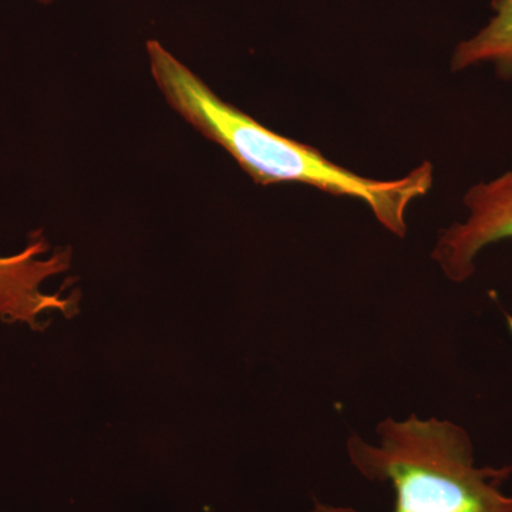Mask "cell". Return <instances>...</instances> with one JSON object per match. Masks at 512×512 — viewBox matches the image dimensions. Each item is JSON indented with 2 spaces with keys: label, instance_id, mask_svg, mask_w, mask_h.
Returning <instances> with one entry per match:
<instances>
[{
  "label": "cell",
  "instance_id": "obj_1",
  "mask_svg": "<svg viewBox=\"0 0 512 512\" xmlns=\"http://www.w3.org/2000/svg\"><path fill=\"white\" fill-rule=\"evenodd\" d=\"M146 49L151 76L171 109L224 148L255 184H302L362 201L390 234L406 237L410 205L426 197L434 184L430 161L396 180L363 177L323 156L318 148L275 133L222 100L158 40H148Z\"/></svg>",
  "mask_w": 512,
  "mask_h": 512
},
{
  "label": "cell",
  "instance_id": "obj_3",
  "mask_svg": "<svg viewBox=\"0 0 512 512\" xmlns=\"http://www.w3.org/2000/svg\"><path fill=\"white\" fill-rule=\"evenodd\" d=\"M467 215L441 229L431 258L448 281L463 284L473 278L485 249L512 239V170L473 185L464 194Z\"/></svg>",
  "mask_w": 512,
  "mask_h": 512
},
{
  "label": "cell",
  "instance_id": "obj_4",
  "mask_svg": "<svg viewBox=\"0 0 512 512\" xmlns=\"http://www.w3.org/2000/svg\"><path fill=\"white\" fill-rule=\"evenodd\" d=\"M45 251L42 242L32 241L20 254L0 258V318L33 323L45 311L50 299L40 284L55 275L53 262L39 259Z\"/></svg>",
  "mask_w": 512,
  "mask_h": 512
},
{
  "label": "cell",
  "instance_id": "obj_5",
  "mask_svg": "<svg viewBox=\"0 0 512 512\" xmlns=\"http://www.w3.org/2000/svg\"><path fill=\"white\" fill-rule=\"evenodd\" d=\"M491 9L487 25L458 43L450 67L460 73L490 66L500 79L512 80V0H493Z\"/></svg>",
  "mask_w": 512,
  "mask_h": 512
},
{
  "label": "cell",
  "instance_id": "obj_6",
  "mask_svg": "<svg viewBox=\"0 0 512 512\" xmlns=\"http://www.w3.org/2000/svg\"><path fill=\"white\" fill-rule=\"evenodd\" d=\"M37 2H40V3H50V2H53V0H37Z\"/></svg>",
  "mask_w": 512,
  "mask_h": 512
},
{
  "label": "cell",
  "instance_id": "obj_2",
  "mask_svg": "<svg viewBox=\"0 0 512 512\" xmlns=\"http://www.w3.org/2000/svg\"><path fill=\"white\" fill-rule=\"evenodd\" d=\"M377 436L352 433L346 450L366 480L392 485L393 512H512V466H478L470 434L453 421L387 417ZM309 512L359 511L315 501Z\"/></svg>",
  "mask_w": 512,
  "mask_h": 512
}]
</instances>
